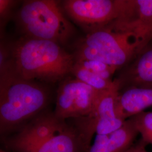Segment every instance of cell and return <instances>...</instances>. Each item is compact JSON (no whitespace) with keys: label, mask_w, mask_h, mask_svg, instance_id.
I'll use <instances>...</instances> for the list:
<instances>
[{"label":"cell","mask_w":152,"mask_h":152,"mask_svg":"<svg viewBox=\"0 0 152 152\" xmlns=\"http://www.w3.org/2000/svg\"><path fill=\"white\" fill-rule=\"evenodd\" d=\"M15 75L13 68L11 42L1 37L0 44V80Z\"/></svg>","instance_id":"obj_13"},{"label":"cell","mask_w":152,"mask_h":152,"mask_svg":"<svg viewBox=\"0 0 152 152\" xmlns=\"http://www.w3.org/2000/svg\"><path fill=\"white\" fill-rule=\"evenodd\" d=\"M138 134L133 120L130 118L113 132L96 135L93 144L86 152H125L132 147V143Z\"/></svg>","instance_id":"obj_11"},{"label":"cell","mask_w":152,"mask_h":152,"mask_svg":"<svg viewBox=\"0 0 152 152\" xmlns=\"http://www.w3.org/2000/svg\"><path fill=\"white\" fill-rule=\"evenodd\" d=\"M100 91L77 79L60 82L54 113L60 120L87 117L92 112Z\"/></svg>","instance_id":"obj_6"},{"label":"cell","mask_w":152,"mask_h":152,"mask_svg":"<svg viewBox=\"0 0 152 152\" xmlns=\"http://www.w3.org/2000/svg\"><path fill=\"white\" fill-rule=\"evenodd\" d=\"M90 144L75 125L64 121L23 152H86Z\"/></svg>","instance_id":"obj_8"},{"label":"cell","mask_w":152,"mask_h":152,"mask_svg":"<svg viewBox=\"0 0 152 152\" xmlns=\"http://www.w3.org/2000/svg\"><path fill=\"white\" fill-rule=\"evenodd\" d=\"M141 140L146 144L152 145V112H142L131 117Z\"/></svg>","instance_id":"obj_14"},{"label":"cell","mask_w":152,"mask_h":152,"mask_svg":"<svg viewBox=\"0 0 152 152\" xmlns=\"http://www.w3.org/2000/svg\"><path fill=\"white\" fill-rule=\"evenodd\" d=\"M115 79L120 91L129 87L152 86V40L124 67Z\"/></svg>","instance_id":"obj_9"},{"label":"cell","mask_w":152,"mask_h":152,"mask_svg":"<svg viewBox=\"0 0 152 152\" xmlns=\"http://www.w3.org/2000/svg\"><path fill=\"white\" fill-rule=\"evenodd\" d=\"M105 27L130 34L145 46L152 40V0H124L120 16Z\"/></svg>","instance_id":"obj_7"},{"label":"cell","mask_w":152,"mask_h":152,"mask_svg":"<svg viewBox=\"0 0 152 152\" xmlns=\"http://www.w3.org/2000/svg\"><path fill=\"white\" fill-rule=\"evenodd\" d=\"M47 88L34 81L15 75L0 81V131L14 130L28 119L36 117L48 105Z\"/></svg>","instance_id":"obj_2"},{"label":"cell","mask_w":152,"mask_h":152,"mask_svg":"<svg viewBox=\"0 0 152 152\" xmlns=\"http://www.w3.org/2000/svg\"></svg>","instance_id":"obj_19"},{"label":"cell","mask_w":152,"mask_h":152,"mask_svg":"<svg viewBox=\"0 0 152 152\" xmlns=\"http://www.w3.org/2000/svg\"><path fill=\"white\" fill-rule=\"evenodd\" d=\"M75 63L88 71L98 75L107 80L112 81V76L118 69L116 66L109 65L103 62L88 60H75Z\"/></svg>","instance_id":"obj_15"},{"label":"cell","mask_w":152,"mask_h":152,"mask_svg":"<svg viewBox=\"0 0 152 152\" xmlns=\"http://www.w3.org/2000/svg\"><path fill=\"white\" fill-rule=\"evenodd\" d=\"M14 18L21 37L50 41L60 45L68 43L75 33L59 3L54 0L26 1Z\"/></svg>","instance_id":"obj_3"},{"label":"cell","mask_w":152,"mask_h":152,"mask_svg":"<svg viewBox=\"0 0 152 152\" xmlns=\"http://www.w3.org/2000/svg\"><path fill=\"white\" fill-rule=\"evenodd\" d=\"M124 3V0H66L62 7L66 15L88 33L116 20Z\"/></svg>","instance_id":"obj_5"},{"label":"cell","mask_w":152,"mask_h":152,"mask_svg":"<svg viewBox=\"0 0 152 152\" xmlns=\"http://www.w3.org/2000/svg\"><path fill=\"white\" fill-rule=\"evenodd\" d=\"M14 72L23 79L55 83L72 74L74 55L54 42L20 37L11 42Z\"/></svg>","instance_id":"obj_1"},{"label":"cell","mask_w":152,"mask_h":152,"mask_svg":"<svg viewBox=\"0 0 152 152\" xmlns=\"http://www.w3.org/2000/svg\"><path fill=\"white\" fill-rule=\"evenodd\" d=\"M125 152H132V150L131 149V147L128 149V150H127L126 151H125Z\"/></svg>","instance_id":"obj_18"},{"label":"cell","mask_w":152,"mask_h":152,"mask_svg":"<svg viewBox=\"0 0 152 152\" xmlns=\"http://www.w3.org/2000/svg\"><path fill=\"white\" fill-rule=\"evenodd\" d=\"M152 106V86L129 87L117 98L115 111L117 117L127 120Z\"/></svg>","instance_id":"obj_10"},{"label":"cell","mask_w":152,"mask_h":152,"mask_svg":"<svg viewBox=\"0 0 152 152\" xmlns=\"http://www.w3.org/2000/svg\"><path fill=\"white\" fill-rule=\"evenodd\" d=\"M76 79L83 82L98 91L108 89L113 84V80H107L78 65L76 63L72 71Z\"/></svg>","instance_id":"obj_12"},{"label":"cell","mask_w":152,"mask_h":152,"mask_svg":"<svg viewBox=\"0 0 152 152\" xmlns=\"http://www.w3.org/2000/svg\"><path fill=\"white\" fill-rule=\"evenodd\" d=\"M19 1L15 0H0V31L1 37H4L6 26L14 14V8Z\"/></svg>","instance_id":"obj_16"},{"label":"cell","mask_w":152,"mask_h":152,"mask_svg":"<svg viewBox=\"0 0 152 152\" xmlns=\"http://www.w3.org/2000/svg\"><path fill=\"white\" fill-rule=\"evenodd\" d=\"M147 145L141 139L139 143L131 147V149L132 150V152H148L145 149Z\"/></svg>","instance_id":"obj_17"},{"label":"cell","mask_w":152,"mask_h":152,"mask_svg":"<svg viewBox=\"0 0 152 152\" xmlns=\"http://www.w3.org/2000/svg\"><path fill=\"white\" fill-rule=\"evenodd\" d=\"M81 42L95 49L101 62L118 69L127 65L144 47L130 34L107 27L88 32Z\"/></svg>","instance_id":"obj_4"}]
</instances>
